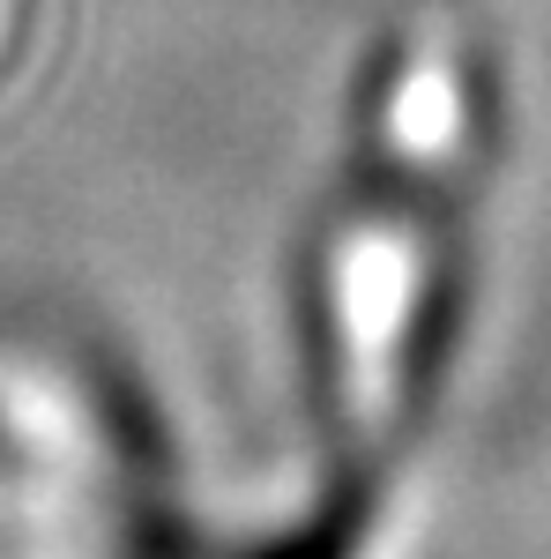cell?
<instances>
[{
	"instance_id": "obj_1",
	"label": "cell",
	"mask_w": 551,
	"mask_h": 559,
	"mask_svg": "<svg viewBox=\"0 0 551 559\" xmlns=\"http://www.w3.org/2000/svg\"><path fill=\"white\" fill-rule=\"evenodd\" d=\"M492 150L484 0H403L358 142L313 224L298 336L313 492L276 559H366L410 471L463 321L469 210Z\"/></svg>"
},
{
	"instance_id": "obj_2",
	"label": "cell",
	"mask_w": 551,
	"mask_h": 559,
	"mask_svg": "<svg viewBox=\"0 0 551 559\" xmlns=\"http://www.w3.org/2000/svg\"><path fill=\"white\" fill-rule=\"evenodd\" d=\"M149 559H276V552H268V545H261V552H216V545H202V537H187V530L171 522V530H165V545H157Z\"/></svg>"
}]
</instances>
